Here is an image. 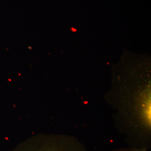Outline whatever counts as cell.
Returning a JSON list of instances; mask_svg holds the SVG:
<instances>
[{
    "label": "cell",
    "instance_id": "obj_1",
    "mask_svg": "<svg viewBox=\"0 0 151 151\" xmlns=\"http://www.w3.org/2000/svg\"><path fill=\"white\" fill-rule=\"evenodd\" d=\"M11 151H88L78 139L65 135H40L29 138Z\"/></svg>",
    "mask_w": 151,
    "mask_h": 151
},
{
    "label": "cell",
    "instance_id": "obj_2",
    "mask_svg": "<svg viewBox=\"0 0 151 151\" xmlns=\"http://www.w3.org/2000/svg\"><path fill=\"white\" fill-rule=\"evenodd\" d=\"M147 150L145 149H139L137 148L129 147L124 148L115 149L112 151H147Z\"/></svg>",
    "mask_w": 151,
    "mask_h": 151
}]
</instances>
